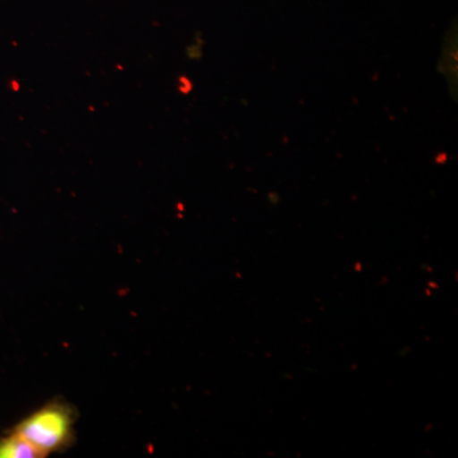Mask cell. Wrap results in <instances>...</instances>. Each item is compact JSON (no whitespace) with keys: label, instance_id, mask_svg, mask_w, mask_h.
<instances>
[{"label":"cell","instance_id":"cell-1","mask_svg":"<svg viewBox=\"0 0 458 458\" xmlns=\"http://www.w3.org/2000/svg\"><path fill=\"white\" fill-rule=\"evenodd\" d=\"M77 420L78 410L73 403L57 397L22 419L12 430L47 457L73 445Z\"/></svg>","mask_w":458,"mask_h":458},{"label":"cell","instance_id":"cell-2","mask_svg":"<svg viewBox=\"0 0 458 458\" xmlns=\"http://www.w3.org/2000/svg\"><path fill=\"white\" fill-rule=\"evenodd\" d=\"M45 457L35 445L20 434L11 432L0 436V458H42Z\"/></svg>","mask_w":458,"mask_h":458}]
</instances>
